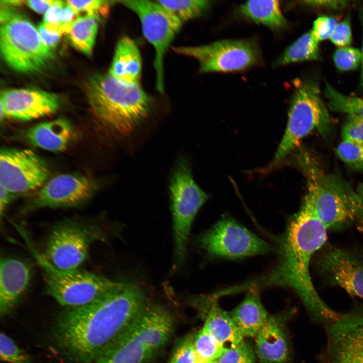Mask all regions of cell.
Returning a JSON list of instances; mask_svg holds the SVG:
<instances>
[{"label":"cell","instance_id":"cell-1","mask_svg":"<svg viewBox=\"0 0 363 363\" xmlns=\"http://www.w3.org/2000/svg\"><path fill=\"white\" fill-rule=\"evenodd\" d=\"M147 305L140 286L122 282L99 299L58 314L50 342L69 363H93L129 329Z\"/></svg>","mask_w":363,"mask_h":363},{"label":"cell","instance_id":"cell-2","mask_svg":"<svg viewBox=\"0 0 363 363\" xmlns=\"http://www.w3.org/2000/svg\"><path fill=\"white\" fill-rule=\"evenodd\" d=\"M328 229L319 220L303 200L289 219L282 238L277 265L267 274L237 286L238 290L266 286H282L292 289L314 319L326 326L339 316L321 299L309 272L314 254L325 245Z\"/></svg>","mask_w":363,"mask_h":363},{"label":"cell","instance_id":"cell-3","mask_svg":"<svg viewBox=\"0 0 363 363\" xmlns=\"http://www.w3.org/2000/svg\"><path fill=\"white\" fill-rule=\"evenodd\" d=\"M85 90L94 115L120 135L132 132L148 116L153 105L152 98L140 84L125 83L109 73L89 77Z\"/></svg>","mask_w":363,"mask_h":363},{"label":"cell","instance_id":"cell-4","mask_svg":"<svg viewBox=\"0 0 363 363\" xmlns=\"http://www.w3.org/2000/svg\"><path fill=\"white\" fill-rule=\"evenodd\" d=\"M298 161L307 182L304 200L328 229L357 219L360 200L350 185L335 174L325 172L307 152L300 153Z\"/></svg>","mask_w":363,"mask_h":363},{"label":"cell","instance_id":"cell-5","mask_svg":"<svg viewBox=\"0 0 363 363\" xmlns=\"http://www.w3.org/2000/svg\"><path fill=\"white\" fill-rule=\"evenodd\" d=\"M20 231L42 270L47 294L60 305L72 308L87 305L109 293L122 283L89 272L56 268L34 247L26 233Z\"/></svg>","mask_w":363,"mask_h":363},{"label":"cell","instance_id":"cell-6","mask_svg":"<svg viewBox=\"0 0 363 363\" xmlns=\"http://www.w3.org/2000/svg\"><path fill=\"white\" fill-rule=\"evenodd\" d=\"M294 85L286 128L275 152L274 163L288 155L313 131L326 133L332 122L316 81L299 80Z\"/></svg>","mask_w":363,"mask_h":363},{"label":"cell","instance_id":"cell-7","mask_svg":"<svg viewBox=\"0 0 363 363\" xmlns=\"http://www.w3.org/2000/svg\"><path fill=\"white\" fill-rule=\"evenodd\" d=\"M0 49L5 62L24 74L39 73L54 58L33 24L16 10L1 21Z\"/></svg>","mask_w":363,"mask_h":363},{"label":"cell","instance_id":"cell-8","mask_svg":"<svg viewBox=\"0 0 363 363\" xmlns=\"http://www.w3.org/2000/svg\"><path fill=\"white\" fill-rule=\"evenodd\" d=\"M169 186L173 219L174 266L177 268L185 260L193 221L208 195L195 181L190 162L184 157H179L176 161Z\"/></svg>","mask_w":363,"mask_h":363},{"label":"cell","instance_id":"cell-9","mask_svg":"<svg viewBox=\"0 0 363 363\" xmlns=\"http://www.w3.org/2000/svg\"><path fill=\"white\" fill-rule=\"evenodd\" d=\"M120 3L138 16L145 37L155 49L156 88L162 93L164 89V57L183 23L156 1L127 0Z\"/></svg>","mask_w":363,"mask_h":363},{"label":"cell","instance_id":"cell-10","mask_svg":"<svg viewBox=\"0 0 363 363\" xmlns=\"http://www.w3.org/2000/svg\"><path fill=\"white\" fill-rule=\"evenodd\" d=\"M172 50L196 59L202 73L240 71L259 60L256 46L246 40H223L198 46L173 47Z\"/></svg>","mask_w":363,"mask_h":363},{"label":"cell","instance_id":"cell-11","mask_svg":"<svg viewBox=\"0 0 363 363\" xmlns=\"http://www.w3.org/2000/svg\"><path fill=\"white\" fill-rule=\"evenodd\" d=\"M198 243L210 255L228 259L266 254L272 250L268 243L229 217L219 220Z\"/></svg>","mask_w":363,"mask_h":363},{"label":"cell","instance_id":"cell-12","mask_svg":"<svg viewBox=\"0 0 363 363\" xmlns=\"http://www.w3.org/2000/svg\"><path fill=\"white\" fill-rule=\"evenodd\" d=\"M96 238L93 229L77 223H65L51 231L41 253L59 270H76L87 259L90 246Z\"/></svg>","mask_w":363,"mask_h":363},{"label":"cell","instance_id":"cell-13","mask_svg":"<svg viewBox=\"0 0 363 363\" xmlns=\"http://www.w3.org/2000/svg\"><path fill=\"white\" fill-rule=\"evenodd\" d=\"M50 175L45 161L30 149L4 147L0 151V185L15 194L40 187Z\"/></svg>","mask_w":363,"mask_h":363},{"label":"cell","instance_id":"cell-14","mask_svg":"<svg viewBox=\"0 0 363 363\" xmlns=\"http://www.w3.org/2000/svg\"><path fill=\"white\" fill-rule=\"evenodd\" d=\"M326 328L322 363H363V309L339 314Z\"/></svg>","mask_w":363,"mask_h":363},{"label":"cell","instance_id":"cell-15","mask_svg":"<svg viewBox=\"0 0 363 363\" xmlns=\"http://www.w3.org/2000/svg\"><path fill=\"white\" fill-rule=\"evenodd\" d=\"M321 250L315 264L326 282L363 300V255L331 245Z\"/></svg>","mask_w":363,"mask_h":363},{"label":"cell","instance_id":"cell-16","mask_svg":"<svg viewBox=\"0 0 363 363\" xmlns=\"http://www.w3.org/2000/svg\"><path fill=\"white\" fill-rule=\"evenodd\" d=\"M1 120H30L54 113L59 106L54 94L36 88L10 89L1 94Z\"/></svg>","mask_w":363,"mask_h":363},{"label":"cell","instance_id":"cell-17","mask_svg":"<svg viewBox=\"0 0 363 363\" xmlns=\"http://www.w3.org/2000/svg\"><path fill=\"white\" fill-rule=\"evenodd\" d=\"M96 189L94 183L78 174H62L49 180L33 201L35 208L70 207L90 198Z\"/></svg>","mask_w":363,"mask_h":363},{"label":"cell","instance_id":"cell-18","mask_svg":"<svg viewBox=\"0 0 363 363\" xmlns=\"http://www.w3.org/2000/svg\"><path fill=\"white\" fill-rule=\"evenodd\" d=\"M172 327V318L165 308L147 304L130 329L148 349L153 351L165 344Z\"/></svg>","mask_w":363,"mask_h":363},{"label":"cell","instance_id":"cell-19","mask_svg":"<svg viewBox=\"0 0 363 363\" xmlns=\"http://www.w3.org/2000/svg\"><path fill=\"white\" fill-rule=\"evenodd\" d=\"M30 279V270L23 262L14 258H2L0 263V313L11 312L26 290Z\"/></svg>","mask_w":363,"mask_h":363},{"label":"cell","instance_id":"cell-20","mask_svg":"<svg viewBox=\"0 0 363 363\" xmlns=\"http://www.w3.org/2000/svg\"><path fill=\"white\" fill-rule=\"evenodd\" d=\"M214 295L200 298L206 307L207 316L203 329L208 332L224 350L232 348L243 341L230 314L222 309L215 301Z\"/></svg>","mask_w":363,"mask_h":363},{"label":"cell","instance_id":"cell-21","mask_svg":"<svg viewBox=\"0 0 363 363\" xmlns=\"http://www.w3.org/2000/svg\"><path fill=\"white\" fill-rule=\"evenodd\" d=\"M288 346L282 324L276 317H268L256 336V353L262 363H284Z\"/></svg>","mask_w":363,"mask_h":363},{"label":"cell","instance_id":"cell-22","mask_svg":"<svg viewBox=\"0 0 363 363\" xmlns=\"http://www.w3.org/2000/svg\"><path fill=\"white\" fill-rule=\"evenodd\" d=\"M73 134L71 123L65 117L41 123L29 129L26 137L32 145L52 151L64 150Z\"/></svg>","mask_w":363,"mask_h":363},{"label":"cell","instance_id":"cell-23","mask_svg":"<svg viewBox=\"0 0 363 363\" xmlns=\"http://www.w3.org/2000/svg\"><path fill=\"white\" fill-rule=\"evenodd\" d=\"M142 58L135 42L128 36L117 42L109 74L129 84H140Z\"/></svg>","mask_w":363,"mask_h":363},{"label":"cell","instance_id":"cell-24","mask_svg":"<svg viewBox=\"0 0 363 363\" xmlns=\"http://www.w3.org/2000/svg\"><path fill=\"white\" fill-rule=\"evenodd\" d=\"M229 314L240 333L247 337H256L268 318L257 289H250Z\"/></svg>","mask_w":363,"mask_h":363},{"label":"cell","instance_id":"cell-25","mask_svg":"<svg viewBox=\"0 0 363 363\" xmlns=\"http://www.w3.org/2000/svg\"><path fill=\"white\" fill-rule=\"evenodd\" d=\"M152 353L130 328L93 363H144Z\"/></svg>","mask_w":363,"mask_h":363},{"label":"cell","instance_id":"cell-26","mask_svg":"<svg viewBox=\"0 0 363 363\" xmlns=\"http://www.w3.org/2000/svg\"><path fill=\"white\" fill-rule=\"evenodd\" d=\"M239 11L253 22L273 29L282 28L287 24L278 1H249L240 6Z\"/></svg>","mask_w":363,"mask_h":363},{"label":"cell","instance_id":"cell-27","mask_svg":"<svg viewBox=\"0 0 363 363\" xmlns=\"http://www.w3.org/2000/svg\"><path fill=\"white\" fill-rule=\"evenodd\" d=\"M98 16L86 15L74 20L67 33L71 44L86 55L92 52L98 28Z\"/></svg>","mask_w":363,"mask_h":363},{"label":"cell","instance_id":"cell-28","mask_svg":"<svg viewBox=\"0 0 363 363\" xmlns=\"http://www.w3.org/2000/svg\"><path fill=\"white\" fill-rule=\"evenodd\" d=\"M319 42L311 30L305 33L285 49L275 65L283 66L296 62L320 60Z\"/></svg>","mask_w":363,"mask_h":363},{"label":"cell","instance_id":"cell-29","mask_svg":"<svg viewBox=\"0 0 363 363\" xmlns=\"http://www.w3.org/2000/svg\"><path fill=\"white\" fill-rule=\"evenodd\" d=\"M324 96L327 106L332 111L363 117V97L345 95L325 82Z\"/></svg>","mask_w":363,"mask_h":363},{"label":"cell","instance_id":"cell-30","mask_svg":"<svg viewBox=\"0 0 363 363\" xmlns=\"http://www.w3.org/2000/svg\"><path fill=\"white\" fill-rule=\"evenodd\" d=\"M183 24L198 17L211 6V1L206 0L156 1Z\"/></svg>","mask_w":363,"mask_h":363},{"label":"cell","instance_id":"cell-31","mask_svg":"<svg viewBox=\"0 0 363 363\" xmlns=\"http://www.w3.org/2000/svg\"><path fill=\"white\" fill-rule=\"evenodd\" d=\"M194 345L197 358L208 363L217 360L224 350L203 328L198 333Z\"/></svg>","mask_w":363,"mask_h":363},{"label":"cell","instance_id":"cell-32","mask_svg":"<svg viewBox=\"0 0 363 363\" xmlns=\"http://www.w3.org/2000/svg\"><path fill=\"white\" fill-rule=\"evenodd\" d=\"M339 158L352 168L363 170V144L343 140L336 149Z\"/></svg>","mask_w":363,"mask_h":363},{"label":"cell","instance_id":"cell-33","mask_svg":"<svg viewBox=\"0 0 363 363\" xmlns=\"http://www.w3.org/2000/svg\"><path fill=\"white\" fill-rule=\"evenodd\" d=\"M0 356L7 363H32L31 356L4 333H1Z\"/></svg>","mask_w":363,"mask_h":363},{"label":"cell","instance_id":"cell-34","mask_svg":"<svg viewBox=\"0 0 363 363\" xmlns=\"http://www.w3.org/2000/svg\"><path fill=\"white\" fill-rule=\"evenodd\" d=\"M337 69L340 71H348L357 69L361 63V50L352 47H339L333 56Z\"/></svg>","mask_w":363,"mask_h":363},{"label":"cell","instance_id":"cell-35","mask_svg":"<svg viewBox=\"0 0 363 363\" xmlns=\"http://www.w3.org/2000/svg\"><path fill=\"white\" fill-rule=\"evenodd\" d=\"M255 360L254 351L244 340L234 348L224 350L217 363H254Z\"/></svg>","mask_w":363,"mask_h":363},{"label":"cell","instance_id":"cell-36","mask_svg":"<svg viewBox=\"0 0 363 363\" xmlns=\"http://www.w3.org/2000/svg\"><path fill=\"white\" fill-rule=\"evenodd\" d=\"M75 12L76 15L85 13L86 15L98 16L108 13L109 2L101 0L92 1H67L66 2Z\"/></svg>","mask_w":363,"mask_h":363},{"label":"cell","instance_id":"cell-37","mask_svg":"<svg viewBox=\"0 0 363 363\" xmlns=\"http://www.w3.org/2000/svg\"><path fill=\"white\" fill-rule=\"evenodd\" d=\"M341 133L343 140L363 144V117L347 115Z\"/></svg>","mask_w":363,"mask_h":363},{"label":"cell","instance_id":"cell-38","mask_svg":"<svg viewBox=\"0 0 363 363\" xmlns=\"http://www.w3.org/2000/svg\"><path fill=\"white\" fill-rule=\"evenodd\" d=\"M337 24V19L334 17L321 16L314 21L311 30L314 36L320 41L330 38Z\"/></svg>","mask_w":363,"mask_h":363},{"label":"cell","instance_id":"cell-39","mask_svg":"<svg viewBox=\"0 0 363 363\" xmlns=\"http://www.w3.org/2000/svg\"><path fill=\"white\" fill-rule=\"evenodd\" d=\"M329 39L334 44L339 47L350 45L352 41V33L349 16L338 23Z\"/></svg>","mask_w":363,"mask_h":363},{"label":"cell","instance_id":"cell-40","mask_svg":"<svg viewBox=\"0 0 363 363\" xmlns=\"http://www.w3.org/2000/svg\"><path fill=\"white\" fill-rule=\"evenodd\" d=\"M62 1H54L44 14L43 22L46 30L59 35V18L62 9L65 6Z\"/></svg>","mask_w":363,"mask_h":363},{"label":"cell","instance_id":"cell-41","mask_svg":"<svg viewBox=\"0 0 363 363\" xmlns=\"http://www.w3.org/2000/svg\"><path fill=\"white\" fill-rule=\"evenodd\" d=\"M197 356L194 341L188 339L183 342L175 350L170 363H195Z\"/></svg>","mask_w":363,"mask_h":363},{"label":"cell","instance_id":"cell-42","mask_svg":"<svg viewBox=\"0 0 363 363\" xmlns=\"http://www.w3.org/2000/svg\"><path fill=\"white\" fill-rule=\"evenodd\" d=\"M306 5L314 8H322L326 10H340L346 7L349 5L347 1L332 0H314L302 2Z\"/></svg>","mask_w":363,"mask_h":363},{"label":"cell","instance_id":"cell-43","mask_svg":"<svg viewBox=\"0 0 363 363\" xmlns=\"http://www.w3.org/2000/svg\"><path fill=\"white\" fill-rule=\"evenodd\" d=\"M37 29L42 42L46 46L51 50L56 47L60 35L48 31L43 23L38 25Z\"/></svg>","mask_w":363,"mask_h":363},{"label":"cell","instance_id":"cell-44","mask_svg":"<svg viewBox=\"0 0 363 363\" xmlns=\"http://www.w3.org/2000/svg\"><path fill=\"white\" fill-rule=\"evenodd\" d=\"M54 2L51 0L27 1L26 3L35 12L43 14L46 13Z\"/></svg>","mask_w":363,"mask_h":363},{"label":"cell","instance_id":"cell-45","mask_svg":"<svg viewBox=\"0 0 363 363\" xmlns=\"http://www.w3.org/2000/svg\"><path fill=\"white\" fill-rule=\"evenodd\" d=\"M15 197L14 194L1 186L0 188V214L2 217L7 206Z\"/></svg>","mask_w":363,"mask_h":363},{"label":"cell","instance_id":"cell-46","mask_svg":"<svg viewBox=\"0 0 363 363\" xmlns=\"http://www.w3.org/2000/svg\"><path fill=\"white\" fill-rule=\"evenodd\" d=\"M356 192L360 198L361 202L360 211L357 219L359 221L361 227L363 228V183L358 185Z\"/></svg>","mask_w":363,"mask_h":363},{"label":"cell","instance_id":"cell-47","mask_svg":"<svg viewBox=\"0 0 363 363\" xmlns=\"http://www.w3.org/2000/svg\"><path fill=\"white\" fill-rule=\"evenodd\" d=\"M359 16L360 20L362 26V30H363V9H360L359 11ZM361 54H362V59H361V73H360V80H359V88L360 90L363 91V39H362V49H361Z\"/></svg>","mask_w":363,"mask_h":363},{"label":"cell","instance_id":"cell-48","mask_svg":"<svg viewBox=\"0 0 363 363\" xmlns=\"http://www.w3.org/2000/svg\"><path fill=\"white\" fill-rule=\"evenodd\" d=\"M195 363H208V362H205V361L202 360L197 358V359Z\"/></svg>","mask_w":363,"mask_h":363},{"label":"cell","instance_id":"cell-49","mask_svg":"<svg viewBox=\"0 0 363 363\" xmlns=\"http://www.w3.org/2000/svg\"><path fill=\"white\" fill-rule=\"evenodd\" d=\"M211 363H217V360H216V361H214L212 362H211Z\"/></svg>","mask_w":363,"mask_h":363}]
</instances>
